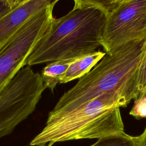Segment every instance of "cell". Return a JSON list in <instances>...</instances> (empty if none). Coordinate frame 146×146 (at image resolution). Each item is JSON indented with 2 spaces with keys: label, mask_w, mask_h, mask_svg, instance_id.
<instances>
[{
  "label": "cell",
  "mask_w": 146,
  "mask_h": 146,
  "mask_svg": "<svg viewBox=\"0 0 146 146\" xmlns=\"http://www.w3.org/2000/svg\"><path fill=\"white\" fill-rule=\"evenodd\" d=\"M136 137L139 146H146V127L143 133Z\"/></svg>",
  "instance_id": "cell-13"
},
{
  "label": "cell",
  "mask_w": 146,
  "mask_h": 146,
  "mask_svg": "<svg viewBox=\"0 0 146 146\" xmlns=\"http://www.w3.org/2000/svg\"><path fill=\"white\" fill-rule=\"evenodd\" d=\"M58 1L30 18L0 47V94L25 62L35 44L46 33Z\"/></svg>",
  "instance_id": "cell-4"
},
{
  "label": "cell",
  "mask_w": 146,
  "mask_h": 146,
  "mask_svg": "<svg viewBox=\"0 0 146 146\" xmlns=\"http://www.w3.org/2000/svg\"><path fill=\"white\" fill-rule=\"evenodd\" d=\"M129 114L137 119L146 118V92L140 98L135 100Z\"/></svg>",
  "instance_id": "cell-10"
},
{
  "label": "cell",
  "mask_w": 146,
  "mask_h": 146,
  "mask_svg": "<svg viewBox=\"0 0 146 146\" xmlns=\"http://www.w3.org/2000/svg\"><path fill=\"white\" fill-rule=\"evenodd\" d=\"M64 59L51 62L42 70L40 75L46 88L52 92L56 88L68 69L70 64L74 59Z\"/></svg>",
  "instance_id": "cell-8"
},
{
  "label": "cell",
  "mask_w": 146,
  "mask_h": 146,
  "mask_svg": "<svg viewBox=\"0 0 146 146\" xmlns=\"http://www.w3.org/2000/svg\"><path fill=\"white\" fill-rule=\"evenodd\" d=\"M146 37V0H121L107 16L100 39L106 54Z\"/></svg>",
  "instance_id": "cell-5"
},
{
  "label": "cell",
  "mask_w": 146,
  "mask_h": 146,
  "mask_svg": "<svg viewBox=\"0 0 146 146\" xmlns=\"http://www.w3.org/2000/svg\"><path fill=\"white\" fill-rule=\"evenodd\" d=\"M106 54L104 52L96 51L91 54L75 58L70 64L60 83H66L75 79H79L88 73Z\"/></svg>",
  "instance_id": "cell-7"
},
{
  "label": "cell",
  "mask_w": 146,
  "mask_h": 146,
  "mask_svg": "<svg viewBox=\"0 0 146 146\" xmlns=\"http://www.w3.org/2000/svg\"><path fill=\"white\" fill-rule=\"evenodd\" d=\"M137 92L138 97L137 99L140 98L146 92V55L139 71Z\"/></svg>",
  "instance_id": "cell-11"
},
{
  "label": "cell",
  "mask_w": 146,
  "mask_h": 146,
  "mask_svg": "<svg viewBox=\"0 0 146 146\" xmlns=\"http://www.w3.org/2000/svg\"><path fill=\"white\" fill-rule=\"evenodd\" d=\"M22 0H0V19L15 8Z\"/></svg>",
  "instance_id": "cell-12"
},
{
  "label": "cell",
  "mask_w": 146,
  "mask_h": 146,
  "mask_svg": "<svg viewBox=\"0 0 146 146\" xmlns=\"http://www.w3.org/2000/svg\"><path fill=\"white\" fill-rule=\"evenodd\" d=\"M128 104L118 93L103 94L79 107L56 116H48L45 126L31 146L79 139H100L124 132L120 108Z\"/></svg>",
  "instance_id": "cell-3"
},
{
  "label": "cell",
  "mask_w": 146,
  "mask_h": 146,
  "mask_svg": "<svg viewBox=\"0 0 146 146\" xmlns=\"http://www.w3.org/2000/svg\"><path fill=\"white\" fill-rule=\"evenodd\" d=\"M38 146H49L48 145H38Z\"/></svg>",
  "instance_id": "cell-14"
},
{
  "label": "cell",
  "mask_w": 146,
  "mask_h": 146,
  "mask_svg": "<svg viewBox=\"0 0 146 146\" xmlns=\"http://www.w3.org/2000/svg\"><path fill=\"white\" fill-rule=\"evenodd\" d=\"M146 55V37L130 42L112 55L106 54L58 100L48 116L67 113L105 93L115 92L128 104L138 97L141 66Z\"/></svg>",
  "instance_id": "cell-1"
},
{
  "label": "cell",
  "mask_w": 146,
  "mask_h": 146,
  "mask_svg": "<svg viewBox=\"0 0 146 146\" xmlns=\"http://www.w3.org/2000/svg\"><path fill=\"white\" fill-rule=\"evenodd\" d=\"M52 1L22 0L15 8L0 19V47L30 18L47 7Z\"/></svg>",
  "instance_id": "cell-6"
},
{
  "label": "cell",
  "mask_w": 146,
  "mask_h": 146,
  "mask_svg": "<svg viewBox=\"0 0 146 146\" xmlns=\"http://www.w3.org/2000/svg\"><path fill=\"white\" fill-rule=\"evenodd\" d=\"M72 9L59 18H52L46 33L27 58L32 66L60 60L77 58L96 51L107 14L94 0H75Z\"/></svg>",
  "instance_id": "cell-2"
},
{
  "label": "cell",
  "mask_w": 146,
  "mask_h": 146,
  "mask_svg": "<svg viewBox=\"0 0 146 146\" xmlns=\"http://www.w3.org/2000/svg\"><path fill=\"white\" fill-rule=\"evenodd\" d=\"M90 146H139L136 137L124 132L98 139Z\"/></svg>",
  "instance_id": "cell-9"
}]
</instances>
